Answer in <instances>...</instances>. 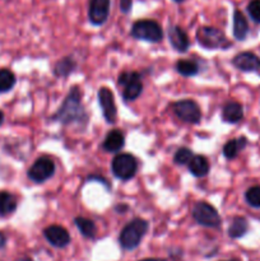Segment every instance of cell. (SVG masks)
<instances>
[{
    "mask_svg": "<svg viewBox=\"0 0 260 261\" xmlns=\"http://www.w3.org/2000/svg\"><path fill=\"white\" fill-rule=\"evenodd\" d=\"M232 64L241 71H257L260 69V58L254 53L245 51L237 54L232 60Z\"/></svg>",
    "mask_w": 260,
    "mask_h": 261,
    "instance_id": "13",
    "label": "cell"
},
{
    "mask_svg": "<svg viewBox=\"0 0 260 261\" xmlns=\"http://www.w3.org/2000/svg\"><path fill=\"white\" fill-rule=\"evenodd\" d=\"M222 119L228 124H237L244 119V109L236 101H229L222 109Z\"/></svg>",
    "mask_w": 260,
    "mask_h": 261,
    "instance_id": "15",
    "label": "cell"
},
{
    "mask_svg": "<svg viewBox=\"0 0 260 261\" xmlns=\"http://www.w3.org/2000/svg\"><path fill=\"white\" fill-rule=\"evenodd\" d=\"M173 2H176V3H183L184 0H173Z\"/></svg>",
    "mask_w": 260,
    "mask_h": 261,
    "instance_id": "34",
    "label": "cell"
},
{
    "mask_svg": "<svg viewBox=\"0 0 260 261\" xmlns=\"http://www.w3.org/2000/svg\"><path fill=\"white\" fill-rule=\"evenodd\" d=\"M247 13L255 23L260 24V0H251L247 4Z\"/></svg>",
    "mask_w": 260,
    "mask_h": 261,
    "instance_id": "28",
    "label": "cell"
},
{
    "mask_svg": "<svg viewBox=\"0 0 260 261\" xmlns=\"http://www.w3.org/2000/svg\"><path fill=\"white\" fill-rule=\"evenodd\" d=\"M168 38H170L171 46L178 53H185L190 46L188 33L180 25H171L168 28Z\"/></svg>",
    "mask_w": 260,
    "mask_h": 261,
    "instance_id": "14",
    "label": "cell"
},
{
    "mask_svg": "<svg viewBox=\"0 0 260 261\" xmlns=\"http://www.w3.org/2000/svg\"><path fill=\"white\" fill-rule=\"evenodd\" d=\"M247 229H249V223L246 219L244 217H235L228 228V234L231 239H240L247 233Z\"/></svg>",
    "mask_w": 260,
    "mask_h": 261,
    "instance_id": "20",
    "label": "cell"
},
{
    "mask_svg": "<svg viewBox=\"0 0 260 261\" xmlns=\"http://www.w3.org/2000/svg\"><path fill=\"white\" fill-rule=\"evenodd\" d=\"M173 112L176 116L188 124H198L201 120V111L199 105L193 99H181L173 103Z\"/></svg>",
    "mask_w": 260,
    "mask_h": 261,
    "instance_id": "8",
    "label": "cell"
},
{
    "mask_svg": "<svg viewBox=\"0 0 260 261\" xmlns=\"http://www.w3.org/2000/svg\"><path fill=\"white\" fill-rule=\"evenodd\" d=\"M119 86L124 87L122 97L125 101H134L140 96L143 91V84L140 81V75L137 71H124L117 79Z\"/></svg>",
    "mask_w": 260,
    "mask_h": 261,
    "instance_id": "7",
    "label": "cell"
},
{
    "mask_svg": "<svg viewBox=\"0 0 260 261\" xmlns=\"http://www.w3.org/2000/svg\"><path fill=\"white\" fill-rule=\"evenodd\" d=\"M245 200L252 208H260V186H252L245 193Z\"/></svg>",
    "mask_w": 260,
    "mask_h": 261,
    "instance_id": "26",
    "label": "cell"
},
{
    "mask_svg": "<svg viewBox=\"0 0 260 261\" xmlns=\"http://www.w3.org/2000/svg\"><path fill=\"white\" fill-rule=\"evenodd\" d=\"M15 84V75L9 69H0V93L10 91Z\"/></svg>",
    "mask_w": 260,
    "mask_h": 261,
    "instance_id": "25",
    "label": "cell"
},
{
    "mask_svg": "<svg viewBox=\"0 0 260 261\" xmlns=\"http://www.w3.org/2000/svg\"><path fill=\"white\" fill-rule=\"evenodd\" d=\"M15 261H33V260L30 259V257H20V259H18Z\"/></svg>",
    "mask_w": 260,
    "mask_h": 261,
    "instance_id": "31",
    "label": "cell"
},
{
    "mask_svg": "<svg viewBox=\"0 0 260 261\" xmlns=\"http://www.w3.org/2000/svg\"><path fill=\"white\" fill-rule=\"evenodd\" d=\"M176 70L183 76H193L199 73V64L190 59H181L176 64Z\"/></svg>",
    "mask_w": 260,
    "mask_h": 261,
    "instance_id": "21",
    "label": "cell"
},
{
    "mask_svg": "<svg viewBox=\"0 0 260 261\" xmlns=\"http://www.w3.org/2000/svg\"><path fill=\"white\" fill-rule=\"evenodd\" d=\"M53 119L58 120L61 124L69 125L73 122H86L88 116L82 103V91L78 87H73L66 96L65 101L58 110Z\"/></svg>",
    "mask_w": 260,
    "mask_h": 261,
    "instance_id": "1",
    "label": "cell"
},
{
    "mask_svg": "<svg viewBox=\"0 0 260 261\" xmlns=\"http://www.w3.org/2000/svg\"><path fill=\"white\" fill-rule=\"evenodd\" d=\"M196 40L199 45L208 50H217V48H227L231 46V42L226 37L221 30L211 25H203L196 32Z\"/></svg>",
    "mask_w": 260,
    "mask_h": 261,
    "instance_id": "3",
    "label": "cell"
},
{
    "mask_svg": "<svg viewBox=\"0 0 260 261\" xmlns=\"http://www.w3.org/2000/svg\"><path fill=\"white\" fill-rule=\"evenodd\" d=\"M112 172L120 180H130L138 171V161L134 155L127 153H120L112 160Z\"/></svg>",
    "mask_w": 260,
    "mask_h": 261,
    "instance_id": "5",
    "label": "cell"
},
{
    "mask_svg": "<svg viewBox=\"0 0 260 261\" xmlns=\"http://www.w3.org/2000/svg\"><path fill=\"white\" fill-rule=\"evenodd\" d=\"M98 102L99 106L102 109V114L106 121L109 124H114L116 121L117 111H116V105H115V97L114 93L110 88L107 87H102L98 89Z\"/></svg>",
    "mask_w": 260,
    "mask_h": 261,
    "instance_id": "10",
    "label": "cell"
},
{
    "mask_svg": "<svg viewBox=\"0 0 260 261\" xmlns=\"http://www.w3.org/2000/svg\"><path fill=\"white\" fill-rule=\"evenodd\" d=\"M140 261H166V260H163V259H143Z\"/></svg>",
    "mask_w": 260,
    "mask_h": 261,
    "instance_id": "32",
    "label": "cell"
},
{
    "mask_svg": "<svg viewBox=\"0 0 260 261\" xmlns=\"http://www.w3.org/2000/svg\"><path fill=\"white\" fill-rule=\"evenodd\" d=\"M124 144H125L124 134H122L121 130L115 129V130H111V132L106 135L102 147H103V149L106 150V152L116 153L122 149Z\"/></svg>",
    "mask_w": 260,
    "mask_h": 261,
    "instance_id": "16",
    "label": "cell"
},
{
    "mask_svg": "<svg viewBox=\"0 0 260 261\" xmlns=\"http://www.w3.org/2000/svg\"><path fill=\"white\" fill-rule=\"evenodd\" d=\"M148 222L142 218H135L122 228L119 242L124 250H134L139 246L140 241L148 231Z\"/></svg>",
    "mask_w": 260,
    "mask_h": 261,
    "instance_id": "2",
    "label": "cell"
},
{
    "mask_svg": "<svg viewBox=\"0 0 260 261\" xmlns=\"http://www.w3.org/2000/svg\"><path fill=\"white\" fill-rule=\"evenodd\" d=\"M110 0H89L88 19L93 25H102L110 14Z\"/></svg>",
    "mask_w": 260,
    "mask_h": 261,
    "instance_id": "11",
    "label": "cell"
},
{
    "mask_svg": "<svg viewBox=\"0 0 260 261\" xmlns=\"http://www.w3.org/2000/svg\"><path fill=\"white\" fill-rule=\"evenodd\" d=\"M55 172V163L48 157H41L36 160V162L28 170V177L33 182L41 184L48 180Z\"/></svg>",
    "mask_w": 260,
    "mask_h": 261,
    "instance_id": "9",
    "label": "cell"
},
{
    "mask_svg": "<svg viewBox=\"0 0 260 261\" xmlns=\"http://www.w3.org/2000/svg\"><path fill=\"white\" fill-rule=\"evenodd\" d=\"M15 209H17V200L14 196L7 191H2L0 193V216H9Z\"/></svg>",
    "mask_w": 260,
    "mask_h": 261,
    "instance_id": "23",
    "label": "cell"
},
{
    "mask_svg": "<svg viewBox=\"0 0 260 261\" xmlns=\"http://www.w3.org/2000/svg\"><path fill=\"white\" fill-rule=\"evenodd\" d=\"M133 7V0H120V9L124 14H127V13L132 10Z\"/></svg>",
    "mask_w": 260,
    "mask_h": 261,
    "instance_id": "29",
    "label": "cell"
},
{
    "mask_svg": "<svg viewBox=\"0 0 260 261\" xmlns=\"http://www.w3.org/2000/svg\"><path fill=\"white\" fill-rule=\"evenodd\" d=\"M3 121H4V115H3V112L0 111V125L3 124Z\"/></svg>",
    "mask_w": 260,
    "mask_h": 261,
    "instance_id": "33",
    "label": "cell"
},
{
    "mask_svg": "<svg viewBox=\"0 0 260 261\" xmlns=\"http://www.w3.org/2000/svg\"><path fill=\"white\" fill-rule=\"evenodd\" d=\"M249 33V23L240 10L233 12V36L237 41H244Z\"/></svg>",
    "mask_w": 260,
    "mask_h": 261,
    "instance_id": "17",
    "label": "cell"
},
{
    "mask_svg": "<svg viewBox=\"0 0 260 261\" xmlns=\"http://www.w3.org/2000/svg\"><path fill=\"white\" fill-rule=\"evenodd\" d=\"M75 66H76V64L73 59L64 58L56 63L55 69H54V73H55L56 76H68L69 74L73 73V70L75 69Z\"/></svg>",
    "mask_w": 260,
    "mask_h": 261,
    "instance_id": "24",
    "label": "cell"
},
{
    "mask_svg": "<svg viewBox=\"0 0 260 261\" xmlns=\"http://www.w3.org/2000/svg\"><path fill=\"white\" fill-rule=\"evenodd\" d=\"M193 152H191L189 148H180L177 149V152L175 153V157H173V161H175L176 165H189L191 160H193Z\"/></svg>",
    "mask_w": 260,
    "mask_h": 261,
    "instance_id": "27",
    "label": "cell"
},
{
    "mask_svg": "<svg viewBox=\"0 0 260 261\" xmlns=\"http://www.w3.org/2000/svg\"><path fill=\"white\" fill-rule=\"evenodd\" d=\"M247 145V139L245 137L236 138V139H231L224 144L223 147V155L227 160H233L239 155V153L244 149Z\"/></svg>",
    "mask_w": 260,
    "mask_h": 261,
    "instance_id": "18",
    "label": "cell"
},
{
    "mask_svg": "<svg viewBox=\"0 0 260 261\" xmlns=\"http://www.w3.org/2000/svg\"><path fill=\"white\" fill-rule=\"evenodd\" d=\"M5 242H7V239H5L4 234L0 232V249H3V247L5 246Z\"/></svg>",
    "mask_w": 260,
    "mask_h": 261,
    "instance_id": "30",
    "label": "cell"
},
{
    "mask_svg": "<svg viewBox=\"0 0 260 261\" xmlns=\"http://www.w3.org/2000/svg\"><path fill=\"white\" fill-rule=\"evenodd\" d=\"M74 223H75L79 232H81L84 237H87V239H93V237L96 236V224H94L93 221H91V219L83 218V217H76V218L74 219Z\"/></svg>",
    "mask_w": 260,
    "mask_h": 261,
    "instance_id": "22",
    "label": "cell"
},
{
    "mask_svg": "<svg viewBox=\"0 0 260 261\" xmlns=\"http://www.w3.org/2000/svg\"><path fill=\"white\" fill-rule=\"evenodd\" d=\"M193 217L200 226L209 227V228H218L222 223L217 209L205 201H198L194 205Z\"/></svg>",
    "mask_w": 260,
    "mask_h": 261,
    "instance_id": "6",
    "label": "cell"
},
{
    "mask_svg": "<svg viewBox=\"0 0 260 261\" xmlns=\"http://www.w3.org/2000/svg\"><path fill=\"white\" fill-rule=\"evenodd\" d=\"M43 236L47 240L48 244L53 245L54 247H63L68 246L70 242V234L64 227L61 226H50L43 231Z\"/></svg>",
    "mask_w": 260,
    "mask_h": 261,
    "instance_id": "12",
    "label": "cell"
},
{
    "mask_svg": "<svg viewBox=\"0 0 260 261\" xmlns=\"http://www.w3.org/2000/svg\"><path fill=\"white\" fill-rule=\"evenodd\" d=\"M228 261H239V260H228Z\"/></svg>",
    "mask_w": 260,
    "mask_h": 261,
    "instance_id": "35",
    "label": "cell"
},
{
    "mask_svg": "<svg viewBox=\"0 0 260 261\" xmlns=\"http://www.w3.org/2000/svg\"><path fill=\"white\" fill-rule=\"evenodd\" d=\"M132 36L137 40L160 42L163 38V30L160 23L153 19H139L132 27Z\"/></svg>",
    "mask_w": 260,
    "mask_h": 261,
    "instance_id": "4",
    "label": "cell"
},
{
    "mask_svg": "<svg viewBox=\"0 0 260 261\" xmlns=\"http://www.w3.org/2000/svg\"><path fill=\"white\" fill-rule=\"evenodd\" d=\"M189 171L195 177H204L209 172V162L204 155H194L189 162Z\"/></svg>",
    "mask_w": 260,
    "mask_h": 261,
    "instance_id": "19",
    "label": "cell"
}]
</instances>
